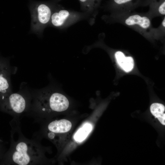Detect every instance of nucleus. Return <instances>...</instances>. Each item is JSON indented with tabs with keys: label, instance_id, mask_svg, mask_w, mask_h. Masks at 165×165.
<instances>
[{
	"label": "nucleus",
	"instance_id": "nucleus-1",
	"mask_svg": "<svg viewBox=\"0 0 165 165\" xmlns=\"http://www.w3.org/2000/svg\"><path fill=\"white\" fill-rule=\"evenodd\" d=\"M11 148L9 160L16 165H38L42 163L44 153L39 139L25 137L22 133L19 118H13L12 122Z\"/></svg>",
	"mask_w": 165,
	"mask_h": 165
},
{
	"label": "nucleus",
	"instance_id": "nucleus-2",
	"mask_svg": "<svg viewBox=\"0 0 165 165\" xmlns=\"http://www.w3.org/2000/svg\"><path fill=\"white\" fill-rule=\"evenodd\" d=\"M69 101L64 94L52 91L43 92L36 97L32 112L29 115L38 122L46 113L59 112L68 109Z\"/></svg>",
	"mask_w": 165,
	"mask_h": 165
},
{
	"label": "nucleus",
	"instance_id": "nucleus-3",
	"mask_svg": "<svg viewBox=\"0 0 165 165\" xmlns=\"http://www.w3.org/2000/svg\"><path fill=\"white\" fill-rule=\"evenodd\" d=\"M31 31L40 35L45 26L50 20L52 13L50 8L44 4H41L31 11Z\"/></svg>",
	"mask_w": 165,
	"mask_h": 165
},
{
	"label": "nucleus",
	"instance_id": "nucleus-4",
	"mask_svg": "<svg viewBox=\"0 0 165 165\" xmlns=\"http://www.w3.org/2000/svg\"><path fill=\"white\" fill-rule=\"evenodd\" d=\"M7 103V109L13 117L19 118L28 110V103L27 99L21 94H11L8 97Z\"/></svg>",
	"mask_w": 165,
	"mask_h": 165
},
{
	"label": "nucleus",
	"instance_id": "nucleus-5",
	"mask_svg": "<svg viewBox=\"0 0 165 165\" xmlns=\"http://www.w3.org/2000/svg\"><path fill=\"white\" fill-rule=\"evenodd\" d=\"M72 127L70 121L65 119L55 120L50 122L47 129L50 132L48 134L49 138L54 134H60L68 132Z\"/></svg>",
	"mask_w": 165,
	"mask_h": 165
},
{
	"label": "nucleus",
	"instance_id": "nucleus-6",
	"mask_svg": "<svg viewBox=\"0 0 165 165\" xmlns=\"http://www.w3.org/2000/svg\"><path fill=\"white\" fill-rule=\"evenodd\" d=\"M115 56L118 64L126 72L130 71L134 66V61L132 57H126L122 52L118 51L115 54Z\"/></svg>",
	"mask_w": 165,
	"mask_h": 165
},
{
	"label": "nucleus",
	"instance_id": "nucleus-7",
	"mask_svg": "<svg viewBox=\"0 0 165 165\" xmlns=\"http://www.w3.org/2000/svg\"><path fill=\"white\" fill-rule=\"evenodd\" d=\"M70 15L69 12L65 10H61L52 14L50 21L54 27H59L65 23Z\"/></svg>",
	"mask_w": 165,
	"mask_h": 165
},
{
	"label": "nucleus",
	"instance_id": "nucleus-8",
	"mask_svg": "<svg viewBox=\"0 0 165 165\" xmlns=\"http://www.w3.org/2000/svg\"><path fill=\"white\" fill-rule=\"evenodd\" d=\"M6 67L0 62V94H7L9 90V84Z\"/></svg>",
	"mask_w": 165,
	"mask_h": 165
},
{
	"label": "nucleus",
	"instance_id": "nucleus-9",
	"mask_svg": "<svg viewBox=\"0 0 165 165\" xmlns=\"http://www.w3.org/2000/svg\"><path fill=\"white\" fill-rule=\"evenodd\" d=\"M125 22L128 25L137 24L144 28H148L150 24V20L148 17L138 15L130 16L126 20Z\"/></svg>",
	"mask_w": 165,
	"mask_h": 165
},
{
	"label": "nucleus",
	"instance_id": "nucleus-10",
	"mask_svg": "<svg viewBox=\"0 0 165 165\" xmlns=\"http://www.w3.org/2000/svg\"><path fill=\"white\" fill-rule=\"evenodd\" d=\"M151 113L157 118L163 125H165V107L163 104L159 103H154L150 107Z\"/></svg>",
	"mask_w": 165,
	"mask_h": 165
},
{
	"label": "nucleus",
	"instance_id": "nucleus-11",
	"mask_svg": "<svg viewBox=\"0 0 165 165\" xmlns=\"http://www.w3.org/2000/svg\"><path fill=\"white\" fill-rule=\"evenodd\" d=\"M92 129V126L90 124L88 123L85 124L75 133L74 137L75 140L78 142L83 141L91 131Z\"/></svg>",
	"mask_w": 165,
	"mask_h": 165
},
{
	"label": "nucleus",
	"instance_id": "nucleus-12",
	"mask_svg": "<svg viewBox=\"0 0 165 165\" xmlns=\"http://www.w3.org/2000/svg\"><path fill=\"white\" fill-rule=\"evenodd\" d=\"M159 13L163 15L165 14V2H163L159 8Z\"/></svg>",
	"mask_w": 165,
	"mask_h": 165
},
{
	"label": "nucleus",
	"instance_id": "nucleus-13",
	"mask_svg": "<svg viewBox=\"0 0 165 165\" xmlns=\"http://www.w3.org/2000/svg\"><path fill=\"white\" fill-rule=\"evenodd\" d=\"M131 0H114L116 3L119 4L125 3Z\"/></svg>",
	"mask_w": 165,
	"mask_h": 165
},
{
	"label": "nucleus",
	"instance_id": "nucleus-14",
	"mask_svg": "<svg viewBox=\"0 0 165 165\" xmlns=\"http://www.w3.org/2000/svg\"><path fill=\"white\" fill-rule=\"evenodd\" d=\"M162 25L163 26L165 27V18L163 19V22H162Z\"/></svg>",
	"mask_w": 165,
	"mask_h": 165
},
{
	"label": "nucleus",
	"instance_id": "nucleus-15",
	"mask_svg": "<svg viewBox=\"0 0 165 165\" xmlns=\"http://www.w3.org/2000/svg\"><path fill=\"white\" fill-rule=\"evenodd\" d=\"M86 0H80V1L81 2H85Z\"/></svg>",
	"mask_w": 165,
	"mask_h": 165
}]
</instances>
